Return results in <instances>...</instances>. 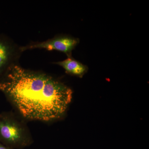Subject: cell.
<instances>
[{
	"label": "cell",
	"mask_w": 149,
	"mask_h": 149,
	"mask_svg": "<svg viewBox=\"0 0 149 149\" xmlns=\"http://www.w3.org/2000/svg\"><path fill=\"white\" fill-rule=\"evenodd\" d=\"M0 91L25 120L50 122L63 116L72 98L70 88L46 72L14 65Z\"/></svg>",
	"instance_id": "obj_1"
},
{
	"label": "cell",
	"mask_w": 149,
	"mask_h": 149,
	"mask_svg": "<svg viewBox=\"0 0 149 149\" xmlns=\"http://www.w3.org/2000/svg\"><path fill=\"white\" fill-rule=\"evenodd\" d=\"M25 119L11 111L0 113V143L11 149L31 146L33 139Z\"/></svg>",
	"instance_id": "obj_2"
},
{
	"label": "cell",
	"mask_w": 149,
	"mask_h": 149,
	"mask_svg": "<svg viewBox=\"0 0 149 149\" xmlns=\"http://www.w3.org/2000/svg\"><path fill=\"white\" fill-rule=\"evenodd\" d=\"M20 47L7 35L0 33V82L11 68L19 64L23 53Z\"/></svg>",
	"instance_id": "obj_3"
},
{
	"label": "cell",
	"mask_w": 149,
	"mask_h": 149,
	"mask_svg": "<svg viewBox=\"0 0 149 149\" xmlns=\"http://www.w3.org/2000/svg\"><path fill=\"white\" fill-rule=\"evenodd\" d=\"M79 39L70 36L57 35L46 41L30 42L26 45L21 46L20 49L22 52L35 49L58 51L65 54L68 57H72V50L79 44Z\"/></svg>",
	"instance_id": "obj_4"
},
{
	"label": "cell",
	"mask_w": 149,
	"mask_h": 149,
	"mask_svg": "<svg viewBox=\"0 0 149 149\" xmlns=\"http://www.w3.org/2000/svg\"><path fill=\"white\" fill-rule=\"evenodd\" d=\"M53 64L62 67L67 74L82 77L88 70V67L72 57L62 61L55 62Z\"/></svg>",
	"instance_id": "obj_5"
},
{
	"label": "cell",
	"mask_w": 149,
	"mask_h": 149,
	"mask_svg": "<svg viewBox=\"0 0 149 149\" xmlns=\"http://www.w3.org/2000/svg\"><path fill=\"white\" fill-rule=\"evenodd\" d=\"M0 149H11L0 143Z\"/></svg>",
	"instance_id": "obj_6"
}]
</instances>
